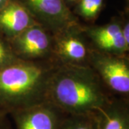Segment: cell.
Segmentation results:
<instances>
[{
    "mask_svg": "<svg viewBox=\"0 0 129 129\" xmlns=\"http://www.w3.org/2000/svg\"><path fill=\"white\" fill-rule=\"evenodd\" d=\"M112 97L90 65L57 62L50 80L48 101L64 113L79 115L95 113Z\"/></svg>",
    "mask_w": 129,
    "mask_h": 129,
    "instance_id": "cell-1",
    "label": "cell"
},
{
    "mask_svg": "<svg viewBox=\"0 0 129 129\" xmlns=\"http://www.w3.org/2000/svg\"><path fill=\"white\" fill-rule=\"evenodd\" d=\"M55 59L19 60L0 70V112L14 111L48 101Z\"/></svg>",
    "mask_w": 129,
    "mask_h": 129,
    "instance_id": "cell-2",
    "label": "cell"
},
{
    "mask_svg": "<svg viewBox=\"0 0 129 129\" xmlns=\"http://www.w3.org/2000/svg\"><path fill=\"white\" fill-rule=\"evenodd\" d=\"M88 64L108 90L120 95V98L128 96L129 60L126 55L108 54L91 47Z\"/></svg>",
    "mask_w": 129,
    "mask_h": 129,
    "instance_id": "cell-3",
    "label": "cell"
},
{
    "mask_svg": "<svg viewBox=\"0 0 129 129\" xmlns=\"http://www.w3.org/2000/svg\"><path fill=\"white\" fill-rule=\"evenodd\" d=\"M38 23L52 35L79 24L64 0H19Z\"/></svg>",
    "mask_w": 129,
    "mask_h": 129,
    "instance_id": "cell-4",
    "label": "cell"
},
{
    "mask_svg": "<svg viewBox=\"0 0 129 129\" xmlns=\"http://www.w3.org/2000/svg\"><path fill=\"white\" fill-rule=\"evenodd\" d=\"M52 55L55 60L64 64L89 65L91 46L79 23L52 35Z\"/></svg>",
    "mask_w": 129,
    "mask_h": 129,
    "instance_id": "cell-5",
    "label": "cell"
},
{
    "mask_svg": "<svg viewBox=\"0 0 129 129\" xmlns=\"http://www.w3.org/2000/svg\"><path fill=\"white\" fill-rule=\"evenodd\" d=\"M15 55L23 60L54 59L53 37L40 24L25 29L9 40Z\"/></svg>",
    "mask_w": 129,
    "mask_h": 129,
    "instance_id": "cell-6",
    "label": "cell"
},
{
    "mask_svg": "<svg viewBox=\"0 0 129 129\" xmlns=\"http://www.w3.org/2000/svg\"><path fill=\"white\" fill-rule=\"evenodd\" d=\"M68 114L49 101L16 111L9 116L14 129H58Z\"/></svg>",
    "mask_w": 129,
    "mask_h": 129,
    "instance_id": "cell-7",
    "label": "cell"
},
{
    "mask_svg": "<svg viewBox=\"0 0 129 129\" xmlns=\"http://www.w3.org/2000/svg\"><path fill=\"white\" fill-rule=\"evenodd\" d=\"M83 30L92 48L113 55H126L129 45L122 35V22L115 18L103 25L83 26Z\"/></svg>",
    "mask_w": 129,
    "mask_h": 129,
    "instance_id": "cell-8",
    "label": "cell"
},
{
    "mask_svg": "<svg viewBox=\"0 0 129 129\" xmlns=\"http://www.w3.org/2000/svg\"><path fill=\"white\" fill-rule=\"evenodd\" d=\"M37 24L19 0H9L0 9V35L8 40Z\"/></svg>",
    "mask_w": 129,
    "mask_h": 129,
    "instance_id": "cell-9",
    "label": "cell"
},
{
    "mask_svg": "<svg viewBox=\"0 0 129 129\" xmlns=\"http://www.w3.org/2000/svg\"><path fill=\"white\" fill-rule=\"evenodd\" d=\"M95 114L98 129H129V105L125 98L113 96Z\"/></svg>",
    "mask_w": 129,
    "mask_h": 129,
    "instance_id": "cell-10",
    "label": "cell"
},
{
    "mask_svg": "<svg viewBox=\"0 0 129 129\" xmlns=\"http://www.w3.org/2000/svg\"><path fill=\"white\" fill-rule=\"evenodd\" d=\"M58 129H98L96 114L67 115Z\"/></svg>",
    "mask_w": 129,
    "mask_h": 129,
    "instance_id": "cell-11",
    "label": "cell"
},
{
    "mask_svg": "<svg viewBox=\"0 0 129 129\" xmlns=\"http://www.w3.org/2000/svg\"><path fill=\"white\" fill-rule=\"evenodd\" d=\"M103 0H78L75 9V15L87 20H93L100 13Z\"/></svg>",
    "mask_w": 129,
    "mask_h": 129,
    "instance_id": "cell-12",
    "label": "cell"
},
{
    "mask_svg": "<svg viewBox=\"0 0 129 129\" xmlns=\"http://www.w3.org/2000/svg\"><path fill=\"white\" fill-rule=\"evenodd\" d=\"M19 60L9 40L0 35V70Z\"/></svg>",
    "mask_w": 129,
    "mask_h": 129,
    "instance_id": "cell-13",
    "label": "cell"
},
{
    "mask_svg": "<svg viewBox=\"0 0 129 129\" xmlns=\"http://www.w3.org/2000/svg\"><path fill=\"white\" fill-rule=\"evenodd\" d=\"M0 129H14L9 115L0 112Z\"/></svg>",
    "mask_w": 129,
    "mask_h": 129,
    "instance_id": "cell-14",
    "label": "cell"
},
{
    "mask_svg": "<svg viewBox=\"0 0 129 129\" xmlns=\"http://www.w3.org/2000/svg\"><path fill=\"white\" fill-rule=\"evenodd\" d=\"M122 35L125 42L129 45V23L128 19H125L122 22Z\"/></svg>",
    "mask_w": 129,
    "mask_h": 129,
    "instance_id": "cell-15",
    "label": "cell"
},
{
    "mask_svg": "<svg viewBox=\"0 0 129 129\" xmlns=\"http://www.w3.org/2000/svg\"><path fill=\"white\" fill-rule=\"evenodd\" d=\"M9 0H0V9L5 6Z\"/></svg>",
    "mask_w": 129,
    "mask_h": 129,
    "instance_id": "cell-16",
    "label": "cell"
},
{
    "mask_svg": "<svg viewBox=\"0 0 129 129\" xmlns=\"http://www.w3.org/2000/svg\"><path fill=\"white\" fill-rule=\"evenodd\" d=\"M65 1V2L68 4V3H69V2H75V1H78V0H64Z\"/></svg>",
    "mask_w": 129,
    "mask_h": 129,
    "instance_id": "cell-17",
    "label": "cell"
}]
</instances>
